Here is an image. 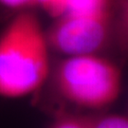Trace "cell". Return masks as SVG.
<instances>
[{
  "mask_svg": "<svg viewBox=\"0 0 128 128\" xmlns=\"http://www.w3.org/2000/svg\"><path fill=\"white\" fill-rule=\"evenodd\" d=\"M46 32L30 10L18 12L0 32V98L32 96L51 70Z\"/></svg>",
  "mask_w": 128,
  "mask_h": 128,
  "instance_id": "6da1fadb",
  "label": "cell"
},
{
  "mask_svg": "<svg viewBox=\"0 0 128 128\" xmlns=\"http://www.w3.org/2000/svg\"><path fill=\"white\" fill-rule=\"evenodd\" d=\"M48 80L58 99L84 113L104 111L122 89L120 69L102 54L66 56L51 66Z\"/></svg>",
  "mask_w": 128,
  "mask_h": 128,
  "instance_id": "7a4b0ae2",
  "label": "cell"
},
{
  "mask_svg": "<svg viewBox=\"0 0 128 128\" xmlns=\"http://www.w3.org/2000/svg\"><path fill=\"white\" fill-rule=\"evenodd\" d=\"M45 32L50 50L64 57L102 54L113 40L111 10L64 14Z\"/></svg>",
  "mask_w": 128,
  "mask_h": 128,
  "instance_id": "3957f363",
  "label": "cell"
},
{
  "mask_svg": "<svg viewBox=\"0 0 128 128\" xmlns=\"http://www.w3.org/2000/svg\"><path fill=\"white\" fill-rule=\"evenodd\" d=\"M92 113L61 109L48 128H91Z\"/></svg>",
  "mask_w": 128,
  "mask_h": 128,
  "instance_id": "277c9868",
  "label": "cell"
},
{
  "mask_svg": "<svg viewBox=\"0 0 128 128\" xmlns=\"http://www.w3.org/2000/svg\"><path fill=\"white\" fill-rule=\"evenodd\" d=\"M113 39L120 54L128 58V0H122L117 22L113 25Z\"/></svg>",
  "mask_w": 128,
  "mask_h": 128,
  "instance_id": "5b68a950",
  "label": "cell"
},
{
  "mask_svg": "<svg viewBox=\"0 0 128 128\" xmlns=\"http://www.w3.org/2000/svg\"><path fill=\"white\" fill-rule=\"evenodd\" d=\"M110 10V0H66L64 14H99Z\"/></svg>",
  "mask_w": 128,
  "mask_h": 128,
  "instance_id": "8992f818",
  "label": "cell"
},
{
  "mask_svg": "<svg viewBox=\"0 0 128 128\" xmlns=\"http://www.w3.org/2000/svg\"><path fill=\"white\" fill-rule=\"evenodd\" d=\"M91 128H128V116L105 111L92 113Z\"/></svg>",
  "mask_w": 128,
  "mask_h": 128,
  "instance_id": "52a82bcc",
  "label": "cell"
},
{
  "mask_svg": "<svg viewBox=\"0 0 128 128\" xmlns=\"http://www.w3.org/2000/svg\"><path fill=\"white\" fill-rule=\"evenodd\" d=\"M66 5V0H36V6L41 7L54 18L64 14Z\"/></svg>",
  "mask_w": 128,
  "mask_h": 128,
  "instance_id": "ba28073f",
  "label": "cell"
},
{
  "mask_svg": "<svg viewBox=\"0 0 128 128\" xmlns=\"http://www.w3.org/2000/svg\"><path fill=\"white\" fill-rule=\"evenodd\" d=\"M0 6L18 12L36 6V0H0Z\"/></svg>",
  "mask_w": 128,
  "mask_h": 128,
  "instance_id": "9c48e42d",
  "label": "cell"
}]
</instances>
